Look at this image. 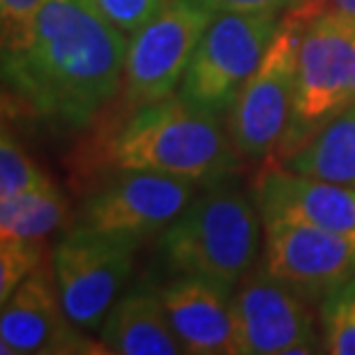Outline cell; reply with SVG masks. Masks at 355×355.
<instances>
[{"label":"cell","instance_id":"7402d4cb","mask_svg":"<svg viewBox=\"0 0 355 355\" xmlns=\"http://www.w3.org/2000/svg\"><path fill=\"white\" fill-rule=\"evenodd\" d=\"M118 31L132 35L157 17L168 0H92Z\"/></svg>","mask_w":355,"mask_h":355},{"label":"cell","instance_id":"8992f818","mask_svg":"<svg viewBox=\"0 0 355 355\" xmlns=\"http://www.w3.org/2000/svg\"><path fill=\"white\" fill-rule=\"evenodd\" d=\"M279 21L277 14H217L182 76L180 97L224 116L259 67Z\"/></svg>","mask_w":355,"mask_h":355},{"label":"cell","instance_id":"8fae6325","mask_svg":"<svg viewBox=\"0 0 355 355\" xmlns=\"http://www.w3.org/2000/svg\"><path fill=\"white\" fill-rule=\"evenodd\" d=\"M127 173L88 198L81 224L141 240L171 224L191 201V180L148 171Z\"/></svg>","mask_w":355,"mask_h":355},{"label":"cell","instance_id":"2e32d148","mask_svg":"<svg viewBox=\"0 0 355 355\" xmlns=\"http://www.w3.org/2000/svg\"><path fill=\"white\" fill-rule=\"evenodd\" d=\"M286 168L302 175L355 187V104L286 159Z\"/></svg>","mask_w":355,"mask_h":355},{"label":"cell","instance_id":"ba28073f","mask_svg":"<svg viewBox=\"0 0 355 355\" xmlns=\"http://www.w3.org/2000/svg\"><path fill=\"white\" fill-rule=\"evenodd\" d=\"M215 14L191 0L168 5L134 33L125 55L123 86L127 102L146 106L173 95Z\"/></svg>","mask_w":355,"mask_h":355},{"label":"cell","instance_id":"5b68a950","mask_svg":"<svg viewBox=\"0 0 355 355\" xmlns=\"http://www.w3.org/2000/svg\"><path fill=\"white\" fill-rule=\"evenodd\" d=\"M307 19L291 10L279 21L259 67L229 109V137L243 157H266L286 134L297 86V62Z\"/></svg>","mask_w":355,"mask_h":355},{"label":"cell","instance_id":"30bf717a","mask_svg":"<svg viewBox=\"0 0 355 355\" xmlns=\"http://www.w3.org/2000/svg\"><path fill=\"white\" fill-rule=\"evenodd\" d=\"M233 353L291 355L318 351V337L304 297L259 275L243 279L231 295Z\"/></svg>","mask_w":355,"mask_h":355},{"label":"cell","instance_id":"603a6c76","mask_svg":"<svg viewBox=\"0 0 355 355\" xmlns=\"http://www.w3.org/2000/svg\"><path fill=\"white\" fill-rule=\"evenodd\" d=\"M203 10L217 14H277L291 12L304 0H191Z\"/></svg>","mask_w":355,"mask_h":355},{"label":"cell","instance_id":"cb8c5ba5","mask_svg":"<svg viewBox=\"0 0 355 355\" xmlns=\"http://www.w3.org/2000/svg\"><path fill=\"white\" fill-rule=\"evenodd\" d=\"M293 12L302 14L304 19H311L323 12L342 14V17L355 19V0H304V3L297 5Z\"/></svg>","mask_w":355,"mask_h":355},{"label":"cell","instance_id":"4fadbf2b","mask_svg":"<svg viewBox=\"0 0 355 355\" xmlns=\"http://www.w3.org/2000/svg\"><path fill=\"white\" fill-rule=\"evenodd\" d=\"M259 215L266 224L293 222L318 229L355 231V187L295 173L291 168H266L254 184Z\"/></svg>","mask_w":355,"mask_h":355},{"label":"cell","instance_id":"9c48e42d","mask_svg":"<svg viewBox=\"0 0 355 355\" xmlns=\"http://www.w3.org/2000/svg\"><path fill=\"white\" fill-rule=\"evenodd\" d=\"M261 270L304 300H325L355 277V231L339 233L309 224H266Z\"/></svg>","mask_w":355,"mask_h":355},{"label":"cell","instance_id":"7a4b0ae2","mask_svg":"<svg viewBox=\"0 0 355 355\" xmlns=\"http://www.w3.org/2000/svg\"><path fill=\"white\" fill-rule=\"evenodd\" d=\"M236 148L215 113L187 99L166 97L139 106L111 141V162L120 171H148L215 180L233 166Z\"/></svg>","mask_w":355,"mask_h":355},{"label":"cell","instance_id":"277c9868","mask_svg":"<svg viewBox=\"0 0 355 355\" xmlns=\"http://www.w3.org/2000/svg\"><path fill=\"white\" fill-rule=\"evenodd\" d=\"M355 104V19L323 12L304 26L297 86L277 157L288 159Z\"/></svg>","mask_w":355,"mask_h":355},{"label":"cell","instance_id":"e0dca14e","mask_svg":"<svg viewBox=\"0 0 355 355\" xmlns=\"http://www.w3.org/2000/svg\"><path fill=\"white\" fill-rule=\"evenodd\" d=\"M67 201L49 180L37 189L24 191L0 201V240L7 238H44L62 224Z\"/></svg>","mask_w":355,"mask_h":355},{"label":"cell","instance_id":"52a82bcc","mask_svg":"<svg viewBox=\"0 0 355 355\" xmlns=\"http://www.w3.org/2000/svg\"><path fill=\"white\" fill-rule=\"evenodd\" d=\"M139 240L79 224L53 252V277L69 321L97 330L132 275Z\"/></svg>","mask_w":355,"mask_h":355},{"label":"cell","instance_id":"9a60e30c","mask_svg":"<svg viewBox=\"0 0 355 355\" xmlns=\"http://www.w3.org/2000/svg\"><path fill=\"white\" fill-rule=\"evenodd\" d=\"M102 346L116 355L184 353L168 323L159 293H127L113 302L102 323Z\"/></svg>","mask_w":355,"mask_h":355},{"label":"cell","instance_id":"5bb4252c","mask_svg":"<svg viewBox=\"0 0 355 355\" xmlns=\"http://www.w3.org/2000/svg\"><path fill=\"white\" fill-rule=\"evenodd\" d=\"M159 300L184 353L236 355L231 293L226 288L201 277L180 275L159 291Z\"/></svg>","mask_w":355,"mask_h":355},{"label":"cell","instance_id":"d6986e66","mask_svg":"<svg viewBox=\"0 0 355 355\" xmlns=\"http://www.w3.org/2000/svg\"><path fill=\"white\" fill-rule=\"evenodd\" d=\"M44 3L46 0H0L3 58L21 55L33 44Z\"/></svg>","mask_w":355,"mask_h":355},{"label":"cell","instance_id":"6da1fadb","mask_svg":"<svg viewBox=\"0 0 355 355\" xmlns=\"http://www.w3.org/2000/svg\"><path fill=\"white\" fill-rule=\"evenodd\" d=\"M127 46L92 0H46L33 44L3 58V79L40 118L83 127L116 97Z\"/></svg>","mask_w":355,"mask_h":355},{"label":"cell","instance_id":"3957f363","mask_svg":"<svg viewBox=\"0 0 355 355\" xmlns=\"http://www.w3.org/2000/svg\"><path fill=\"white\" fill-rule=\"evenodd\" d=\"M259 250V215L233 189H215L166 226L162 252L175 272L201 277L229 293L238 288Z\"/></svg>","mask_w":355,"mask_h":355},{"label":"cell","instance_id":"ffe728a7","mask_svg":"<svg viewBox=\"0 0 355 355\" xmlns=\"http://www.w3.org/2000/svg\"><path fill=\"white\" fill-rule=\"evenodd\" d=\"M46 182L49 175L28 157L24 148L17 144V139L3 130V141H0V201L37 189Z\"/></svg>","mask_w":355,"mask_h":355},{"label":"cell","instance_id":"44dd1931","mask_svg":"<svg viewBox=\"0 0 355 355\" xmlns=\"http://www.w3.org/2000/svg\"><path fill=\"white\" fill-rule=\"evenodd\" d=\"M44 266V247L35 238L0 240V302L10 297L26 277Z\"/></svg>","mask_w":355,"mask_h":355},{"label":"cell","instance_id":"ac0fdd59","mask_svg":"<svg viewBox=\"0 0 355 355\" xmlns=\"http://www.w3.org/2000/svg\"><path fill=\"white\" fill-rule=\"evenodd\" d=\"M323 351L355 355V277L323 300Z\"/></svg>","mask_w":355,"mask_h":355},{"label":"cell","instance_id":"7c38bea8","mask_svg":"<svg viewBox=\"0 0 355 355\" xmlns=\"http://www.w3.org/2000/svg\"><path fill=\"white\" fill-rule=\"evenodd\" d=\"M81 328L69 321L62 307L58 284L42 266L26 277L17 291L3 302L0 314V353H81L88 342L79 335Z\"/></svg>","mask_w":355,"mask_h":355}]
</instances>
